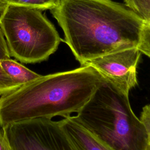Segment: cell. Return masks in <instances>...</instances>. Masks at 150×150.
Here are the masks:
<instances>
[{
  "mask_svg": "<svg viewBox=\"0 0 150 150\" xmlns=\"http://www.w3.org/2000/svg\"><path fill=\"white\" fill-rule=\"evenodd\" d=\"M50 11L81 66L137 47L144 23L124 4L112 0H59Z\"/></svg>",
  "mask_w": 150,
  "mask_h": 150,
  "instance_id": "1",
  "label": "cell"
},
{
  "mask_svg": "<svg viewBox=\"0 0 150 150\" xmlns=\"http://www.w3.org/2000/svg\"><path fill=\"white\" fill-rule=\"evenodd\" d=\"M107 80L94 67L41 76L0 96V127L36 118L78 112Z\"/></svg>",
  "mask_w": 150,
  "mask_h": 150,
  "instance_id": "2",
  "label": "cell"
},
{
  "mask_svg": "<svg viewBox=\"0 0 150 150\" xmlns=\"http://www.w3.org/2000/svg\"><path fill=\"white\" fill-rule=\"evenodd\" d=\"M72 117L112 150H146L149 145L142 123L132 111L128 95L107 80Z\"/></svg>",
  "mask_w": 150,
  "mask_h": 150,
  "instance_id": "3",
  "label": "cell"
},
{
  "mask_svg": "<svg viewBox=\"0 0 150 150\" xmlns=\"http://www.w3.org/2000/svg\"><path fill=\"white\" fill-rule=\"evenodd\" d=\"M42 11L8 5L0 12L2 31L11 57L32 64L48 59L62 39L54 25Z\"/></svg>",
  "mask_w": 150,
  "mask_h": 150,
  "instance_id": "4",
  "label": "cell"
},
{
  "mask_svg": "<svg viewBox=\"0 0 150 150\" xmlns=\"http://www.w3.org/2000/svg\"><path fill=\"white\" fill-rule=\"evenodd\" d=\"M12 150H76L59 121L36 118L1 128Z\"/></svg>",
  "mask_w": 150,
  "mask_h": 150,
  "instance_id": "5",
  "label": "cell"
},
{
  "mask_svg": "<svg viewBox=\"0 0 150 150\" xmlns=\"http://www.w3.org/2000/svg\"><path fill=\"white\" fill-rule=\"evenodd\" d=\"M141 53L137 47L128 48L98 57L83 65L92 66L108 81L129 95L130 90L137 84V67Z\"/></svg>",
  "mask_w": 150,
  "mask_h": 150,
  "instance_id": "6",
  "label": "cell"
},
{
  "mask_svg": "<svg viewBox=\"0 0 150 150\" xmlns=\"http://www.w3.org/2000/svg\"><path fill=\"white\" fill-rule=\"evenodd\" d=\"M59 122L76 150H112L78 123L72 116L64 117Z\"/></svg>",
  "mask_w": 150,
  "mask_h": 150,
  "instance_id": "7",
  "label": "cell"
},
{
  "mask_svg": "<svg viewBox=\"0 0 150 150\" xmlns=\"http://www.w3.org/2000/svg\"><path fill=\"white\" fill-rule=\"evenodd\" d=\"M0 64L6 73L20 87L41 76L11 58L0 60Z\"/></svg>",
  "mask_w": 150,
  "mask_h": 150,
  "instance_id": "8",
  "label": "cell"
},
{
  "mask_svg": "<svg viewBox=\"0 0 150 150\" xmlns=\"http://www.w3.org/2000/svg\"><path fill=\"white\" fill-rule=\"evenodd\" d=\"M59 0H0L4 6L8 5L35 8L40 11L50 10L54 8Z\"/></svg>",
  "mask_w": 150,
  "mask_h": 150,
  "instance_id": "9",
  "label": "cell"
},
{
  "mask_svg": "<svg viewBox=\"0 0 150 150\" xmlns=\"http://www.w3.org/2000/svg\"><path fill=\"white\" fill-rule=\"evenodd\" d=\"M124 5L144 23L150 22V0H123Z\"/></svg>",
  "mask_w": 150,
  "mask_h": 150,
  "instance_id": "10",
  "label": "cell"
},
{
  "mask_svg": "<svg viewBox=\"0 0 150 150\" xmlns=\"http://www.w3.org/2000/svg\"><path fill=\"white\" fill-rule=\"evenodd\" d=\"M137 48L141 53L150 58V22L144 23Z\"/></svg>",
  "mask_w": 150,
  "mask_h": 150,
  "instance_id": "11",
  "label": "cell"
},
{
  "mask_svg": "<svg viewBox=\"0 0 150 150\" xmlns=\"http://www.w3.org/2000/svg\"><path fill=\"white\" fill-rule=\"evenodd\" d=\"M19 87L6 73L0 64V96L11 92Z\"/></svg>",
  "mask_w": 150,
  "mask_h": 150,
  "instance_id": "12",
  "label": "cell"
},
{
  "mask_svg": "<svg viewBox=\"0 0 150 150\" xmlns=\"http://www.w3.org/2000/svg\"><path fill=\"white\" fill-rule=\"evenodd\" d=\"M140 120L142 123L149 138V144L150 145V105L148 104L142 108L141 113Z\"/></svg>",
  "mask_w": 150,
  "mask_h": 150,
  "instance_id": "13",
  "label": "cell"
},
{
  "mask_svg": "<svg viewBox=\"0 0 150 150\" xmlns=\"http://www.w3.org/2000/svg\"><path fill=\"white\" fill-rule=\"evenodd\" d=\"M10 58L11 56L9 53L4 36L0 29V60Z\"/></svg>",
  "mask_w": 150,
  "mask_h": 150,
  "instance_id": "14",
  "label": "cell"
},
{
  "mask_svg": "<svg viewBox=\"0 0 150 150\" xmlns=\"http://www.w3.org/2000/svg\"><path fill=\"white\" fill-rule=\"evenodd\" d=\"M0 150H12L11 146L2 129H0Z\"/></svg>",
  "mask_w": 150,
  "mask_h": 150,
  "instance_id": "15",
  "label": "cell"
},
{
  "mask_svg": "<svg viewBox=\"0 0 150 150\" xmlns=\"http://www.w3.org/2000/svg\"><path fill=\"white\" fill-rule=\"evenodd\" d=\"M4 6L0 3V12L2 11V10L3 8H4Z\"/></svg>",
  "mask_w": 150,
  "mask_h": 150,
  "instance_id": "16",
  "label": "cell"
},
{
  "mask_svg": "<svg viewBox=\"0 0 150 150\" xmlns=\"http://www.w3.org/2000/svg\"><path fill=\"white\" fill-rule=\"evenodd\" d=\"M146 150H150V145H148V148H146Z\"/></svg>",
  "mask_w": 150,
  "mask_h": 150,
  "instance_id": "17",
  "label": "cell"
}]
</instances>
